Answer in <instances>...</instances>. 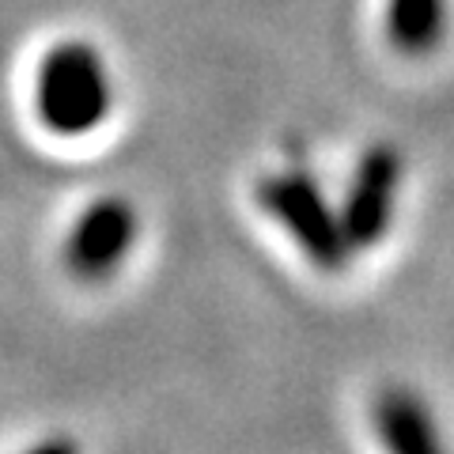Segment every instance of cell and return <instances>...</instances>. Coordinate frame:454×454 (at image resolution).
Masks as SVG:
<instances>
[{
  "instance_id": "obj_1",
  "label": "cell",
  "mask_w": 454,
  "mask_h": 454,
  "mask_svg": "<svg viewBox=\"0 0 454 454\" xmlns=\"http://www.w3.org/2000/svg\"><path fill=\"white\" fill-rule=\"evenodd\" d=\"M35 114L42 129L61 140L103 129L114 114V76L95 42L65 38L42 53L35 68Z\"/></svg>"
},
{
  "instance_id": "obj_2",
  "label": "cell",
  "mask_w": 454,
  "mask_h": 454,
  "mask_svg": "<svg viewBox=\"0 0 454 454\" xmlns=\"http://www.w3.org/2000/svg\"><path fill=\"white\" fill-rule=\"evenodd\" d=\"M254 197H258L265 216L288 231V239L315 269H322V273L345 269L352 254L345 227H340V216L307 170L292 167V170H277V175H262Z\"/></svg>"
},
{
  "instance_id": "obj_3",
  "label": "cell",
  "mask_w": 454,
  "mask_h": 454,
  "mask_svg": "<svg viewBox=\"0 0 454 454\" xmlns=\"http://www.w3.org/2000/svg\"><path fill=\"white\" fill-rule=\"evenodd\" d=\"M137 239H140V212L133 197L125 193L95 197L65 235L61 247L65 273L80 284H106L133 258Z\"/></svg>"
},
{
  "instance_id": "obj_4",
  "label": "cell",
  "mask_w": 454,
  "mask_h": 454,
  "mask_svg": "<svg viewBox=\"0 0 454 454\" xmlns=\"http://www.w3.org/2000/svg\"><path fill=\"white\" fill-rule=\"evenodd\" d=\"M397 190H402V155L394 148H372L360 160L352 186L340 205V227L352 250H372L394 223Z\"/></svg>"
},
{
  "instance_id": "obj_5",
  "label": "cell",
  "mask_w": 454,
  "mask_h": 454,
  "mask_svg": "<svg viewBox=\"0 0 454 454\" xmlns=\"http://www.w3.org/2000/svg\"><path fill=\"white\" fill-rule=\"evenodd\" d=\"M375 432L387 454H447L432 409L405 387L382 390L375 402Z\"/></svg>"
},
{
  "instance_id": "obj_6",
  "label": "cell",
  "mask_w": 454,
  "mask_h": 454,
  "mask_svg": "<svg viewBox=\"0 0 454 454\" xmlns=\"http://www.w3.org/2000/svg\"><path fill=\"white\" fill-rule=\"evenodd\" d=\"M387 31L409 53L432 50L443 38V0H390Z\"/></svg>"
},
{
  "instance_id": "obj_7",
  "label": "cell",
  "mask_w": 454,
  "mask_h": 454,
  "mask_svg": "<svg viewBox=\"0 0 454 454\" xmlns=\"http://www.w3.org/2000/svg\"><path fill=\"white\" fill-rule=\"evenodd\" d=\"M23 454H83L80 439L68 435V432H57V435H42L38 443H31Z\"/></svg>"
}]
</instances>
